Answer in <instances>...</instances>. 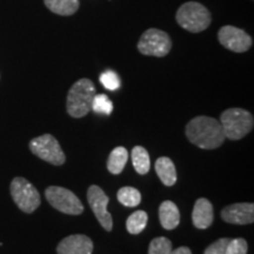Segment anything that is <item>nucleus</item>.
I'll return each mask as SVG.
<instances>
[{
  "mask_svg": "<svg viewBox=\"0 0 254 254\" xmlns=\"http://www.w3.org/2000/svg\"><path fill=\"white\" fill-rule=\"evenodd\" d=\"M187 139L202 150H215L224 144L226 136L220 122L211 117L199 116L186 126Z\"/></svg>",
  "mask_w": 254,
  "mask_h": 254,
  "instance_id": "nucleus-1",
  "label": "nucleus"
},
{
  "mask_svg": "<svg viewBox=\"0 0 254 254\" xmlns=\"http://www.w3.org/2000/svg\"><path fill=\"white\" fill-rule=\"evenodd\" d=\"M95 94V86L90 79L82 78L75 81L67 94V113L73 118H82L86 116L90 112Z\"/></svg>",
  "mask_w": 254,
  "mask_h": 254,
  "instance_id": "nucleus-2",
  "label": "nucleus"
},
{
  "mask_svg": "<svg viewBox=\"0 0 254 254\" xmlns=\"http://www.w3.org/2000/svg\"><path fill=\"white\" fill-rule=\"evenodd\" d=\"M176 20L184 30L199 33L207 30L212 21V15L206 6L198 1H187L177 11Z\"/></svg>",
  "mask_w": 254,
  "mask_h": 254,
  "instance_id": "nucleus-3",
  "label": "nucleus"
},
{
  "mask_svg": "<svg viewBox=\"0 0 254 254\" xmlns=\"http://www.w3.org/2000/svg\"><path fill=\"white\" fill-rule=\"evenodd\" d=\"M220 124L226 138L231 140H239L253 129L254 119L249 111L233 107L221 113Z\"/></svg>",
  "mask_w": 254,
  "mask_h": 254,
  "instance_id": "nucleus-4",
  "label": "nucleus"
},
{
  "mask_svg": "<svg viewBox=\"0 0 254 254\" xmlns=\"http://www.w3.org/2000/svg\"><path fill=\"white\" fill-rule=\"evenodd\" d=\"M136 47L141 55L163 58L172 49V39L165 31L159 28H148L141 34Z\"/></svg>",
  "mask_w": 254,
  "mask_h": 254,
  "instance_id": "nucleus-5",
  "label": "nucleus"
},
{
  "mask_svg": "<svg viewBox=\"0 0 254 254\" xmlns=\"http://www.w3.org/2000/svg\"><path fill=\"white\" fill-rule=\"evenodd\" d=\"M9 190L15 205L25 213H33L40 206L39 192L25 178H14L11 182Z\"/></svg>",
  "mask_w": 254,
  "mask_h": 254,
  "instance_id": "nucleus-6",
  "label": "nucleus"
},
{
  "mask_svg": "<svg viewBox=\"0 0 254 254\" xmlns=\"http://www.w3.org/2000/svg\"><path fill=\"white\" fill-rule=\"evenodd\" d=\"M45 196L50 205L65 214L78 215L84 212L81 201L72 190L59 186L47 187Z\"/></svg>",
  "mask_w": 254,
  "mask_h": 254,
  "instance_id": "nucleus-7",
  "label": "nucleus"
},
{
  "mask_svg": "<svg viewBox=\"0 0 254 254\" xmlns=\"http://www.w3.org/2000/svg\"><path fill=\"white\" fill-rule=\"evenodd\" d=\"M30 150L41 160L60 166L65 164L66 157L59 142L52 134H43L30 141Z\"/></svg>",
  "mask_w": 254,
  "mask_h": 254,
  "instance_id": "nucleus-8",
  "label": "nucleus"
},
{
  "mask_svg": "<svg viewBox=\"0 0 254 254\" xmlns=\"http://www.w3.org/2000/svg\"><path fill=\"white\" fill-rule=\"evenodd\" d=\"M218 40L225 49L236 53H244L253 45L252 37L236 26L226 25L218 32Z\"/></svg>",
  "mask_w": 254,
  "mask_h": 254,
  "instance_id": "nucleus-9",
  "label": "nucleus"
},
{
  "mask_svg": "<svg viewBox=\"0 0 254 254\" xmlns=\"http://www.w3.org/2000/svg\"><path fill=\"white\" fill-rule=\"evenodd\" d=\"M87 200L90 204L92 211L98 221L105 230L111 232L113 228V220L112 215L107 211V204H109L110 199L109 196L105 194V192L100 189L99 186L92 185L87 190Z\"/></svg>",
  "mask_w": 254,
  "mask_h": 254,
  "instance_id": "nucleus-10",
  "label": "nucleus"
},
{
  "mask_svg": "<svg viewBox=\"0 0 254 254\" xmlns=\"http://www.w3.org/2000/svg\"><path fill=\"white\" fill-rule=\"evenodd\" d=\"M224 221L233 225H249L254 221V205L252 202H241L226 206L221 211Z\"/></svg>",
  "mask_w": 254,
  "mask_h": 254,
  "instance_id": "nucleus-11",
  "label": "nucleus"
},
{
  "mask_svg": "<svg viewBox=\"0 0 254 254\" xmlns=\"http://www.w3.org/2000/svg\"><path fill=\"white\" fill-rule=\"evenodd\" d=\"M57 252L58 254H92L93 243L84 234H73L60 241Z\"/></svg>",
  "mask_w": 254,
  "mask_h": 254,
  "instance_id": "nucleus-12",
  "label": "nucleus"
},
{
  "mask_svg": "<svg viewBox=\"0 0 254 254\" xmlns=\"http://www.w3.org/2000/svg\"><path fill=\"white\" fill-rule=\"evenodd\" d=\"M213 218V206L209 202V200L206 198L196 200L192 212L193 225L199 230H206L212 225Z\"/></svg>",
  "mask_w": 254,
  "mask_h": 254,
  "instance_id": "nucleus-13",
  "label": "nucleus"
},
{
  "mask_svg": "<svg viewBox=\"0 0 254 254\" xmlns=\"http://www.w3.org/2000/svg\"><path fill=\"white\" fill-rule=\"evenodd\" d=\"M159 220L165 230H174L180 222V212L173 201H164L159 207Z\"/></svg>",
  "mask_w": 254,
  "mask_h": 254,
  "instance_id": "nucleus-14",
  "label": "nucleus"
},
{
  "mask_svg": "<svg viewBox=\"0 0 254 254\" xmlns=\"http://www.w3.org/2000/svg\"><path fill=\"white\" fill-rule=\"evenodd\" d=\"M155 172L165 186H173L177 182V171L174 163L167 157H161L155 161Z\"/></svg>",
  "mask_w": 254,
  "mask_h": 254,
  "instance_id": "nucleus-15",
  "label": "nucleus"
},
{
  "mask_svg": "<svg viewBox=\"0 0 254 254\" xmlns=\"http://www.w3.org/2000/svg\"><path fill=\"white\" fill-rule=\"evenodd\" d=\"M44 4L52 13L68 17L79 9V0H44Z\"/></svg>",
  "mask_w": 254,
  "mask_h": 254,
  "instance_id": "nucleus-16",
  "label": "nucleus"
},
{
  "mask_svg": "<svg viewBox=\"0 0 254 254\" xmlns=\"http://www.w3.org/2000/svg\"><path fill=\"white\" fill-rule=\"evenodd\" d=\"M127 159H128V153L126 148L123 146L116 147L111 152L109 161H107V168L112 174H120L125 168Z\"/></svg>",
  "mask_w": 254,
  "mask_h": 254,
  "instance_id": "nucleus-17",
  "label": "nucleus"
},
{
  "mask_svg": "<svg viewBox=\"0 0 254 254\" xmlns=\"http://www.w3.org/2000/svg\"><path fill=\"white\" fill-rule=\"evenodd\" d=\"M132 163L139 174H146L150 171V155L142 146H135L132 150Z\"/></svg>",
  "mask_w": 254,
  "mask_h": 254,
  "instance_id": "nucleus-18",
  "label": "nucleus"
},
{
  "mask_svg": "<svg viewBox=\"0 0 254 254\" xmlns=\"http://www.w3.org/2000/svg\"><path fill=\"white\" fill-rule=\"evenodd\" d=\"M119 202L126 207H136L141 201V194L138 190L131 186L122 187L117 193Z\"/></svg>",
  "mask_w": 254,
  "mask_h": 254,
  "instance_id": "nucleus-19",
  "label": "nucleus"
},
{
  "mask_svg": "<svg viewBox=\"0 0 254 254\" xmlns=\"http://www.w3.org/2000/svg\"><path fill=\"white\" fill-rule=\"evenodd\" d=\"M147 213L145 211H136L132 213L127 218L126 220V228L128 233L131 234H139L146 228L147 225Z\"/></svg>",
  "mask_w": 254,
  "mask_h": 254,
  "instance_id": "nucleus-20",
  "label": "nucleus"
},
{
  "mask_svg": "<svg viewBox=\"0 0 254 254\" xmlns=\"http://www.w3.org/2000/svg\"><path fill=\"white\" fill-rule=\"evenodd\" d=\"M91 110H93L95 113L110 116L113 111V103L106 94H95L92 101Z\"/></svg>",
  "mask_w": 254,
  "mask_h": 254,
  "instance_id": "nucleus-21",
  "label": "nucleus"
},
{
  "mask_svg": "<svg viewBox=\"0 0 254 254\" xmlns=\"http://www.w3.org/2000/svg\"><path fill=\"white\" fill-rule=\"evenodd\" d=\"M172 243L165 237L155 238L151 241L148 254H170L172 252Z\"/></svg>",
  "mask_w": 254,
  "mask_h": 254,
  "instance_id": "nucleus-22",
  "label": "nucleus"
},
{
  "mask_svg": "<svg viewBox=\"0 0 254 254\" xmlns=\"http://www.w3.org/2000/svg\"><path fill=\"white\" fill-rule=\"evenodd\" d=\"M99 79L103 86L110 91L118 90L120 86L119 75L114 71H112V69H107V71L101 73Z\"/></svg>",
  "mask_w": 254,
  "mask_h": 254,
  "instance_id": "nucleus-23",
  "label": "nucleus"
},
{
  "mask_svg": "<svg viewBox=\"0 0 254 254\" xmlns=\"http://www.w3.org/2000/svg\"><path fill=\"white\" fill-rule=\"evenodd\" d=\"M247 241L243 238H236V239H230L226 254H247Z\"/></svg>",
  "mask_w": 254,
  "mask_h": 254,
  "instance_id": "nucleus-24",
  "label": "nucleus"
},
{
  "mask_svg": "<svg viewBox=\"0 0 254 254\" xmlns=\"http://www.w3.org/2000/svg\"><path fill=\"white\" fill-rule=\"evenodd\" d=\"M230 239L228 238H221L215 241V243L211 244L207 249L205 250L204 254H226V249Z\"/></svg>",
  "mask_w": 254,
  "mask_h": 254,
  "instance_id": "nucleus-25",
  "label": "nucleus"
},
{
  "mask_svg": "<svg viewBox=\"0 0 254 254\" xmlns=\"http://www.w3.org/2000/svg\"><path fill=\"white\" fill-rule=\"evenodd\" d=\"M170 254H192V252H190L189 247L182 246V247H178L176 250H172V252Z\"/></svg>",
  "mask_w": 254,
  "mask_h": 254,
  "instance_id": "nucleus-26",
  "label": "nucleus"
}]
</instances>
